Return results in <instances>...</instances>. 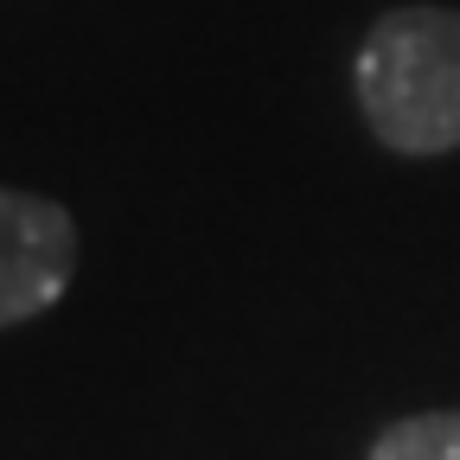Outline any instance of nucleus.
Wrapping results in <instances>:
<instances>
[{"label":"nucleus","mask_w":460,"mask_h":460,"mask_svg":"<svg viewBox=\"0 0 460 460\" xmlns=\"http://www.w3.org/2000/svg\"><path fill=\"white\" fill-rule=\"evenodd\" d=\"M371 460H460V410L402 416L371 441Z\"/></svg>","instance_id":"obj_3"},{"label":"nucleus","mask_w":460,"mask_h":460,"mask_svg":"<svg viewBox=\"0 0 460 460\" xmlns=\"http://www.w3.org/2000/svg\"><path fill=\"white\" fill-rule=\"evenodd\" d=\"M77 275V224L65 205L0 186V326L39 320Z\"/></svg>","instance_id":"obj_2"},{"label":"nucleus","mask_w":460,"mask_h":460,"mask_svg":"<svg viewBox=\"0 0 460 460\" xmlns=\"http://www.w3.org/2000/svg\"><path fill=\"white\" fill-rule=\"evenodd\" d=\"M358 109L390 154L460 147V7H396L358 45Z\"/></svg>","instance_id":"obj_1"}]
</instances>
